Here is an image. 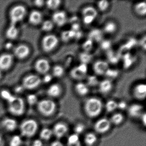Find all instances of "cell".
<instances>
[{
  "mask_svg": "<svg viewBox=\"0 0 146 146\" xmlns=\"http://www.w3.org/2000/svg\"><path fill=\"white\" fill-rule=\"evenodd\" d=\"M69 130V127L66 123L60 122L55 123L52 129L53 135L58 139H60L66 135Z\"/></svg>",
  "mask_w": 146,
  "mask_h": 146,
  "instance_id": "cell-9",
  "label": "cell"
},
{
  "mask_svg": "<svg viewBox=\"0 0 146 146\" xmlns=\"http://www.w3.org/2000/svg\"><path fill=\"white\" fill-rule=\"evenodd\" d=\"M94 42L90 39L88 38L82 45V48L84 50V52H89L94 47Z\"/></svg>",
  "mask_w": 146,
  "mask_h": 146,
  "instance_id": "cell-37",
  "label": "cell"
},
{
  "mask_svg": "<svg viewBox=\"0 0 146 146\" xmlns=\"http://www.w3.org/2000/svg\"><path fill=\"white\" fill-rule=\"evenodd\" d=\"M50 146H64V145L59 140H55L51 143Z\"/></svg>",
  "mask_w": 146,
  "mask_h": 146,
  "instance_id": "cell-54",
  "label": "cell"
},
{
  "mask_svg": "<svg viewBox=\"0 0 146 146\" xmlns=\"http://www.w3.org/2000/svg\"><path fill=\"white\" fill-rule=\"evenodd\" d=\"M98 86L99 91L101 94H107L111 91L113 84L111 80L107 78L100 82Z\"/></svg>",
  "mask_w": 146,
  "mask_h": 146,
  "instance_id": "cell-17",
  "label": "cell"
},
{
  "mask_svg": "<svg viewBox=\"0 0 146 146\" xmlns=\"http://www.w3.org/2000/svg\"><path fill=\"white\" fill-rule=\"evenodd\" d=\"M75 90L79 96H84L88 94L89 88L86 84L79 82L75 85Z\"/></svg>",
  "mask_w": 146,
  "mask_h": 146,
  "instance_id": "cell-22",
  "label": "cell"
},
{
  "mask_svg": "<svg viewBox=\"0 0 146 146\" xmlns=\"http://www.w3.org/2000/svg\"><path fill=\"white\" fill-rule=\"evenodd\" d=\"M92 55L89 52H83L79 54V59L81 63L88 64L92 59Z\"/></svg>",
  "mask_w": 146,
  "mask_h": 146,
  "instance_id": "cell-31",
  "label": "cell"
},
{
  "mask_svg": "<svg viewBox=\"0 0 146 146\" xmlns=\"http://www.w3.org/2000/svg\"><path fill=\"white\" fill-rule=\"evenodd\" d=\"M141 46L145 50L146 49V36H144L142 40H141Z\"/></svg>",
  "mask_w": 146,
  "mask_h": 146,
  "instance_id": "cell-58",
  "label": "cell"
},
{
  "mask_svg": "<svg viewBox=\"0 0 146 146\" xmlns=\"http://www.w3.org/2000/svg\"><path fill=\"white\" fill-rule=\"evenodd\" d=\"M42 15L40 12L38 11H33L30 13L29 21L33 25H37L41 23L42 20Z\"/></svg>",
  "mask_w": 146,
  "mask_h": 146,
  "instance_id": "cell-21",
  "label": "cell"
},
{
  "mask_svg": "<svg viewBox=\"0 0 146 146\" xmlns=\"http://www.w3.org/2000/svg\"><path fill=\"white\" fill-rule=\"evenodd\" d=\"M111 125V124L110 119L107 118H101L94 123V129L96 133L103 134L109 131Z\"/></svg>",
  "mask_w": 146,
  "mask_h": 146,
  "instance_id": "cell-7",
  "label": "cell"
},
{
  "mask_svg": "<svg viewBox=\"0 0 146 146\" xmlns=\"http://www.w3.org/2000/svg\"><path fill=\"white\" fill-rule=\"evenodd\" d=\"M36 70L41 74H47L50 69V64L47 60L41 58L36 62L35 65Z\"/></svg>",
  "mask_w": 146,
  "mask_h": 146,
  "instance_id": "cell-14",
  "label": "cell"
},
{
  "mask_svg": "<svg viewBox=\"0 0 146 146\" xmlns=\"http://www.w3.org/2000/svg\"><path fill=\"white\" fill-rule=\"evenodd\" d=\"M52 21L54 24L62 27L67 23V14L64 11H57L53 14Z\"/></svg>",
  "mask_w": 146,
  "mask_h": 146,
  "instance_id": "cell-11",
  "label": "cell"
},
{
  "mask_svg": "<svg viewBox=\"0 0 146 146\" xmlns=\"http://www.w3.org/2000/svg\"><path fill=\"white\" fill-rule=\"evenodd\" d=\"M134 97L138 100H143L146 96V85L145 84L140 83L137 84L133 90Z\"/></svg>",
  "mask_w": 146,
  "mask_h": 146,
  "instance_id": "cell-16",
  "label": "cell"
},
{
  "mask_svg": "<svg viewBox=\"0 0 146 146\" xmlns=\"http://www.w3.org/2000/svg\"><path fill=\"white\" fill-rule=\"evenodd\" d=\"M3 140L2 137L0 135V146H2L3 144Z\"/></svg>",
  "mask_w": 146,
  "mask_h": 146,
  "instance_id": "cell-61",
  "label": "cell"
},
{
  "mask_svg": "<svg viewBox=\"0 0 146 146\" xmlns=\"http://www.w3.org/2000/svg\"><path fill=\"white\" fill-rule=\"evenodd\" d=\"M109 119L111 124L118 125L121 124L124 120V116L121 113H115L112 114Z\"/></svg>",
  "mask_w": 146,
  "mask_h": 146,
  "instance_id": "cell-27",
  "label": "cell"
},
{
  "mask_svg": "<svg viewBox=\"0 0 146 146\" xmlns=\"http://www.w3.org/2000/svg\"><path fill=\"white\" fill-rule=\"evenodd\" d=\"M53 135L52 129L49 128H45L42 129L40 133V137L42 140L48 141L51 139Z\"/></svg>",
  "mask_w": 146,
  "mask_h": 146,
  "instance_id": "cell-32",
  "label": "cell"
},
{
  "mask_svg": "<svg viewBox=\"0 0 146 146\" xmlns=\"http://www.w3.org/2000/svg\"><path fill=\"white\" fill-rule=\"evenodd\" d=\"M119 74V72L117 70L109 68L106 72L105 76L108 77V79L111 80V79H113L117 77Z\"/></svg>",
  "mask_w": 146,
  "mask_h": 146,
  "instance_id": "cell-40",
  "label": "cell"
},
{
  "mask_svg": "<svg viewBox=\"0 0 146 146\" xmlns=\"http://www.w3.org/2000/svg\"><path fill=\"white\" fill-rule=\"evenodd\" d=\"M95 19L96 18L91 16H84L82 18L83 22L84 24L89 25L94 21Z\"/></svg>",
  "mask_w": 146,
  "mask_h": 146,
  "instance_id": "cell-47",
  "label": "cell"
},
{
  "mask_svg": "<svg viewBox=\"0 0 146 146\" xmlns=\"http://www.w3.org/2000/svg\"><path fill=\"white\" fill-rule=\"evenodd\" d=\"M98 140V137L95 133L89 132L86 133L84 138V141L87 146H93Z\"/></svg>",
  "mask_w": 146,
  "mask_h": 146,
  "instance_id": "cell-24",
  "label": "cell"
},
{
  "mask_svg": "<svg viewBox=\"0 0 146 146\" xmlns=\"http://www.w3.org/2000/svg\"><path fill=\"white\" fill-rule=\"evenodd\" d=\"M19 30L17 25L11 24L10 26L7 29L6 36L11 40H15L18 36Z\"/></svg>",
  "mask_w": 146,
  "mask_h": 146,
  "instance_id": "cell-23",
  "label": "cell"
},
{
  "mask_svg": "<svg viewBox=\"0 0 146 146\" xmlns=\"http://www.w3.org/2000/svg\"><path fill=\"white\" fill-rule=\"evenodd\" d=\"M62 89L61 86L58 84H54L50 85L47 90L48 96L51 98H57L62 93Z\"/></svg>",
  "mask_w": 146,
  "mask_h": 146,
  "instance_id": "cell-19",
  "label": "cell"
},
{
  "mask_svg": "<svg viewBox=\"0 0 146 146\" xmlns=\"http://www.w3.org/2000/svg\"><path fill=\"white\" fill-rule=\"evenodd\" d=\"M59 39L55 35L49 34L45 36L42 41V49L46 52L53 51L58 46Z\"/></svg>",
  "mask_w": 146,
  "mask_h": 146,
  "instance_id": "cell-6",
  "label": "cell"
},
{
  "mask_svg": "<svg viewBox=\"0 0 146 146\" xmlns=\"http://www.w3.org/2000/svg\"><path fill=\"white\" fill-rule=\"evenodd\" d=\"M140 118H141L142 123L144 126H145L146 124V115L145 112L143 113Z\"/></svg>",
  "mask_w": 146,
  "mask_h": 146,
  "instance_id": "cell-56",
  "label": "cell"
},
{
  "mask_svg": "<svg viewBox=\"0 0 146 146\" xmlns=\"http://www.w3.org/2000/svg\"><path fill=\"white\" fill-rule=\"evenodd\" d=\"M44 4H45L44 1L42 0H37L35 1V5L37 7H42L44 5Z\"/></svg>",
  "mask_w": 146,
  "mask_h": 146,
  "instance_id": "cell-55",
  "label": "cell"
},
{
  "mask_svg": "<svg viewBox=\"0 0 146 146\" xmlns=\"http://www.w3.org/2000/svg\"><path fill=\"white\" fill-rule=\"evenodd\" d=\"M27 100L28 103L31 106L37 104L38 102V98L36 95L31 94L27 96Z\"/></svg>",
  "mask_w": 146,
  "mask_h": 146,
  "instance_id": "cell-44",
  "label": "cell"
},
{
  "mask_svg": "<svg viewBox=\"0 0 146 146\" xmlns=\"http://www.w3.org/2000/svg\"><path fill=\"white\" fill-rule=\"evenodd\" d=\"M56 102L51 99H44L38 102L37 108L38 111L45 116L53 115L57 109Z\"/></svg>",
  "mask_w": 146,
  "mask_h": 146,
  "instance_id": "cell-2",
  "label": "cell"
},
{
  "mask_svg": "<svg viewBox=\"0 0 146 146\" xmlns=\"http://www.w3.org/2000/svg\"><path fill=\"white\" fill-rule=\"evenodd\" d=\"M103 108L102 101L95 97H90L87 99L84 105V110L85 114L91 118L99 116L102 112Z\"/></svg>",
  "mask_w": 146,
  "mask_h": 146,
  "instance_id": "cell-1",
  "label": "cell"
},
{
  "mask_svg": "<svg viewBox=\"0 0 146 146\" xmlns=\"http://www.w3.org/2000/svg\"><path fill=\"white\" fill-rule=\"evenodd\" d=\"M2 71L0 70V79L2 78Z\"/></svg>",
  "mask_w": 146,
  "mask_h": 146,
  "instance_id": "cell-62",
  "label": "cell"
},
{
  "mask_svg": "<svg viewBox=\"0 0 146 146\" xmlns=\"http://www.w3.org/2000/svg\"><path fill=\"white\" fill-rule=\"evenodd\" d=\"M80 29V25L78 23H75L72 24L71 30L77 32L79 31Z\"/></svg>",
  "mask_w": 146,
  "mask_h": 146,
  "instance_id": "cell-52",
  "label": "cell"
},
{
  "mask_svg": "<svg viewBox=\"0 0 146 146\" xmlns=\"http://www.w3.org/2000/svg\"><path fill=\"white\" fill-rule=\"evenodd\" d=\"M117 102L113 100H108L105 104V108L108 113H111L117 109Z\"/></svg>",
  "mask_w": 146,
  "mask_h": 146,
  "instance_id": "cell-30",
  "label": "cell"
},
{
  "mask_svg": "<svg viewBox=\"0 0 146 146\" xmlns=\"http://www.w3.org/2000/svg\"><path fill=\"white\" fill-rule=\"evenodd\" d=\"M32 146H43V143L40 139H36L32 143Z\"/></svg>",
  "mask_w": 146,
  "mask_h": 146,
  "instance_id": "cell-53",
  "label": "cell"
},
{
  "mask_svg": "<svg viewBox=\"0 0 146 146\" xmlns=\"http://www.w3.org/2000/svg\"><path fill=\"white\" fill-rule=\"evenodd\" d=\"M64 73V69L61 65H56L52 69V76L56 78L63 76Z\"/></svg>",
  "mask_w": 146,
  "mask_h": 146,
  "instance_id": "cell-33",
  "label": "cell"
},
{
  "mask_svg": "<svg viewBox=\"0 0 146 146\" xmlns=\"http://www.w3.org/2000/svg\"><path fill=\"white\" fill-rule=\"evenodd\" d=\"M24 89L25 88L22 85V86H19L17 87V88H16V92H17V93H21V92H23V91Z\"/></svg>",
  "mask_w": 146,
  "mask_h": 146,
  "instance_id": "cell-59",
  "label": "cell"
},
{
  "mask_svg": "<svg viewBox=\"0 0 146 146\" xmlns=\"http://www.w3.org/2000/svg\"><path fill=\"white\" fill-rule=\"evenodd\" d=\"M13 57L10 54H3L0 55V70H7L11 68L13 62Z\"/></svg>",
  "mask_w": 146,
  "mask_h": 146,
  "instance_id": "cell-12",
  "label": "cell"
},
{
  "mask_svg": "<svg viewBox=\"0 0 146 146\" xmlns=\"http://www.w3.org/2000/svg\"><path fill=\"white\" fill-rule=\"evenodd\" d=\"M38 129V124L34 119H28L24 121L20 126V132L22 135L30 137L36 133Z\"/></svg>",
  "mask_w": 146,
  "mask_h": 146,
  "instance_id": "cell-3",
  "label": "cell"
},
{
  "mask_svg": "<svg viewBox=\"0 0 146 146\" xmlns=\"http://www.w3.org/2000/svg\"><path fill=\"white\" fill-rule=\"evenodd\" d=\"M27 10L25 7L18 5L13 7L9 13V18L11 24L17 25L23 20L26 16Z\"/></svg>",
  "mask_w": 146,
  "mask_h": 146,
  "instance_id": "cell-4",
  "label": "cell"
},
{
  "mask_svg": "<svg viewBox=\"0 0 146 146\" xmlns=\"http://www.w3.org/2000/svg\"><path fill=\"white\" fill-rule=\"evenodd\" d=\"M53 79L52 75H50L49 74H45V76L42 78V81L45 83H49L50 82H52Z\"/></svg>",
  "mask_w": 146,
  "mask_h": 146,
  "instance_id": "cell-50",
  "label": "cell"
},
{
  "mask_svg": "<svg viewBox=\"0 0 146 146\" xmlns=\"http://www.w3.org/2000/svg\"><path fill=\"white\" fill-rule=\"evenodd\" d=\"M2 127L9 131H14L18 126L17 120L12 118H5L1 122Z\"/></svg>",
  "mask_w": 146,
  "mask_h": 146,
  "instance_id": "cell-18",
  "label": "cell"
},
{
  "mask_svg": "<svg viewBox=\"0 0 146 146\" xmlns=\"http://www.w3.org/2000/svg\"><path fill=\"white\" fill-rule=\"evenodd\" d=\"M85 129H86V126L83 123H77L75 125L73 128L74 133L80 135L82 134L84 132Z\"/></svg>",
  "mask_w": 146,
  "mask_h": 146,
  "instance_id": "cell-41",
  "label": "cell"
},
{
  "mask_svg": "<svg viewBox=\"0 0 146 146\" xmlns=\"http://www.w3.org/2000/svg\"><path fill=\"white\" fill-rule=\"evenodd\" d=\"M109 68L108 63L103 60H98L94 63L93 69L94 72L97 76L105 75L106 72Z\"/></svg>",
  "mask_w": 146,
  "mask_h": 146,
  "instance_id": "cell-13",
  "label": "cell"
},
{
  "mask_svg": "<svg viewBox=\"0 0 146 146\" xmlns=\"http://www.w3.org/2000/svg\"><path fill=\"white\" fill-rule=\"evenodd\" d=\"M103 34L100 29H94L91 30L88 35V38L94 42H100L103 40Z\"/></svg>",
  "mask_w": 146,
  "mask_h": 146,
  "instance_id": "cell-20",
  "label": "cell"
},
{
  "mask_svg": "<svg viewBox=\"0 0 146 146\" xmlns=\"http://www.w3.org/2000/svg\"><path fill=\"white\" fill-rule=\"evenodd\" d=\"M60 0H49L46 2L47 7L51 10H55L58 9L61 5Z\"/></svg>",
  "mask_w": 146,
  "mask_h": 146,
  "instance_id": "cell-34",
  "label": "cell"
},
{
  "mask_svg": "<svg viewBox=\"0 0 146 146\" xmlns=\"http://www.w3.org/2000/svg\"><path fill=\"white\" fill-rule=\"evenodd\" d=\"M128 115L132 118H139L143 112V107L138 103H133L128 106L127 109Z\"/></svg>",
  "mask_w": 146,
  "mask_h": 146,
  "instance_id": "cell-10",
  "label": "cell"
},
{
  "mask_svg": "<svg viewBox=\"0 0 146 146\" xmlns=\"http://www.w3.org/2000/svg\"><path fill=\"white\" fill-rule=\"evenodd\" d=\"M8 104V110L13 115L21 116L25 111V103L24 100L20 97L15 96L14 99Z\"/></svg>",
  "mask_w": 146,
  "mask_h": 146,
  "instance_id": "cell-5",
  "label": "cell"
},
{
  "mask_svg": "<svg viewBox=\"0 0 146 146\" xmlns=\"http://www.w3.org/2000/svg\"><path fill=\"white\" fill-rule=\"evenodd\" d=\"M80 141L79 135L77 134L73 133L71 134L68 136L67 139V143L66 144H70L77 143Z\"/></svg>",
  "mask_w": 146,
  "mask_h": 146,
  "instance_id": "cell-42",
  "label": "cell"
},
{
  "mask_svg": "<svg viewBox=\"0 0 146 146\" xmlns=\"http://www.w3.org/2000/svg\"><path fill=\"white\" fill-rule=\"evenodd\" d=\"M117 29V24L113 21H109L105 24L103 27V31L108 34L115 33Z\"/></svg>",
  "mask_w": 146,
  "mask_h": 146,
  "instance_id": "cell-28",
  "label": "cell"
},
{
  "mask_svg": "<svg viewBox=\"0 0 146 146\" xmlns=\"http://www.w3.org/2000/svg\"><path fill=\"white\" fill-rule=\"evenodd\" d=\"M13 48V44L11 42H7L5 44V48L7 50H11Z\"/></svg>",
  "mask_w": 146,
  "mask_h": 146,
  "instance_id": "cell-57",
  "label": "cell"
},
{
  "mask_svg": "<svg viewBox=\"0 0 146 146\" xmlns=\"http://www.w3.org/2000/svg\"><path fill=\"white\" fill-rule=\"evenodd\" d=\"M76 67L81 73L85 75H87L88 71V66L87 64L81 63L80 64L77 66Z\"/></svg>",
  "mask_w": 146,
  "mask_h": 146,
  "instance_id": "cell-46",
  "label": "cell"
},
{
  "mask_svg": "<svg viewBox=\"0 0 146 146\" xmlns=\"http://www.w3.org/2000/svg\"><path fill=\"white\" fill-rule=\"evenodd\" d=\"M23 143L22 137L19 135H15L12 137L10 140V146H20Z\"/></svg>",
  "mask_w": 146,
  "mask_h": 146,
  "instance_id": "cell-36",
  "label": "cell"
},
{
  "mask_svg": "<svg viewBox=\"0 0 146 146\" xmlns=\"http://www.w3.org/2000/svg\"><path fill=\"white\" fill-rule=\"evenodd\" d=\"M0 95L3 100L7 102V103L11 101L15 97V96L13 95L10 91L6 90H2L0 93Z\"/></svg>",
  "mask_w": 146,
  "mask_h": 146,
  "instance_id": "cell-35",
  "label": "cell"
},
{
  "mask_svg": "<svg viewBox=\"0 0 146 146\" xmlns=\"http://www.w3.org/2000/svg\"><path fill=\"white\" fill-rule=\"evenodd\" d=\"M30 52V48L27 45L21 44L17 46L14 49V55L19 59L27 58Z\"/></svg>",
  "mask_w": 146,
  "mask_h": 146,
  "instance_id": "cell-15",
  "label": "cell"
},
{
  "mask_svg": "<svg viewBox=\"0 0 146 146\" xmlns=\"http://www.w3.org/2000/svg\"><path fill=\"white\" fill-rule=\"evenodd\" d=\"M134 12L137 16L143 17L146 14V3L145 1H141L136 3L134 6Z\"/></svg>",
  "mask_w": 146,
  "mask_h": 146,
  "instance_id": "cell-25",
  "label": "cell"
},
{
  "mask_svg": "<svg viewBox=\"0 0 146 146\" xmlns=\"http://www.w3.org/2000/svg\"><path fill=\"white\" fill-rule=\"evenodd\" d=\"M109 57L110 61L112 63H115L117 62L119 58L117 55L114 54V53L110 52L109 54Z\"/></svg>",
  "mask_w": 146,
  "mask_h": 146,
  "instance_id": "cell-51",
  "label": "cell"
},
{
  "mask_svg": "<svg viewBox=\"0 0 146 146\" xmlns=\"http://www.w3.org/2000/svg\"><path fill=\"white\" fill-rule=\"evenodd\" d=\"M66 146H82V144H81V141H80L77 143H73V144H66Z\"/></svg>",
  "mask_w": 146,
  "mask_h": 146,
  "instance_id": "cell-60",
  "label": "cell"
},
{
  "mask_svg": "<svg viewBox=\"0 0 146 146\" xmlns=\"http://www.w3.org/2000/svg\"><path fill=\"white\" fill-rule=\"evenodd\" d=\"M128 107V104H127V102L125 101L122 100L117 102V109L123 111L125 109H127Z\"/></svg>",
  "mask_w": 146,
  "mask_h": 146,
  "instance_id": "cell-48",
  "label": "cell"
},
{
  "mask_svg": "<svg viewBox=\"0 0 146 146\" xmlns=\"http://www.w3.org/2000/svg\"><path fill=\"white\" fill-rule=\"evenodd\" d=\"M54 26V24L52 20H46L42 23L41 29L42 31L48 32L53 29Z\"/></svg>",
  "mask_w": 146,
  "mask_h": 146,
  "instance_id": "cell-38",
  "label": "cell"
},
{
  "mask_svg": "<svg viewBox=\"0 0 146 146\" xmlns=\"http://www.w3.org/2000/svg\"><path fill=\"white\" fill-rule=\"evenodd\" d=\"M70 76L72 78L76 80L81 81L84 79L86 75L81 73L77 68L76 66L72 69L70 72Z\"/></svg>",
  "mask_w": 146,
  "mask_h": 146,
  "instance_id": "cell-29",
  "label": "cell"
},
{
  "mask_svg": "<svg viewBox=\"0 0 146 146\" xmlns=\"http://www.w3.org/2000/svg\"><path fill=\"white\" fill-rule=\"evenodd\" d=\"M61 39L64 42H67L70 41L71 39L69 37L68 31H64L61 33Z\"/></svg>",
  "mask_w": 146,
  "mask_h": 146,
  "instance_id": "cell-49",
  "label": "cell"
},
{
  "mask_svg": "<svg viewBox=\"0 0 146 146\" xmlns=\"http://www.w3.org/2000/svg\"><path fill=\"white\" fill-rule=\"evenodd\" d=\"M99 83L97 78L95 76H89L88 78V84L87 85L88 86H94L96 85Z\"/></svg>",
  "mask_w": 146,
  "mask_h": 146,
  "instance_id": "cell-45",
  "label": "cell"
},
{
  "mask_svg": "<svg viewBox=\"0 0 146 146\" xmlns=\"http://www.w3.org/2000/svg\"><path fill=\"white\" fill-rule=\"evenodd\" d=\"M111 46V42L108 40H103L100 42L101 48L104 51H109Z\"/></svg>",
  "mask_w": 146,
  "mask_h": 146,
  "instance_id": "cell-43",
  "label": "cell"
},
{
  "mask_svg": "<svg viewBox=\"0 0 146 146\" xmlns=\"http://www.w3.org/2000/svg\"><path fill=\"white\" fill-rule=\"evenodd\" d=\"M82 15L84 16H91L96 18L98 16V11L96 8L92 6H87L83 8Z\"/></svg>",
  "mask_w": 146,
  "mask_h": 146,
  "instance_id": "cell-26",
  "label": "cell"
},
{
  "mask_svg": "<svg viewBox=\"0 0 146 146\" xmlns=\"http://www.w3.org/2000/svg\"><path fill=\"white\" fill-rule=\"evenodd\" d=\"M97 7L100 11L104 12L108 9L110 3L107 0H101L97 2Z\"/></svg>",
  "mask_w": 146,
  "mask_h": 146,
  "instance_id": "cell-39",
  "label": "cell"
},
{
  "mask_svg": "<svg viewBox=\"0 0 146 146\" xmlns=\"http://www.w3.org/2000/svg\"><path fill=\"white\" fill-rule=\"evenodd\" d=\"M42 79L36 75H28L24 78L23 86L25 89L33 90L37 88L40 84Z\"/></svg>",
  "mask_w": 146,
  "mask_h": 146,
  "instance_id": "cell-8",
  "label": "cell"
}]
</instances>
